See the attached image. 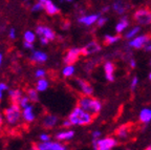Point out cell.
<instances>
[{
	"label": "cell",
	"mask_w": 151,
	"mask_h": 150,
	"mask_svg": "<svg viewBox=\"0 0 151 150\" xmlns=\"http://www.w3.org/2000/svg\"><path fill=\"white\" fill-rule=\"evenodd\" d=\"M92 117L93 115L91 113L83 109L80 106H77L68 115V119L75 126H85V125H89L92 122Z\"/></svg>",
	"instance_id": "obj_1"
},
{
	"label": "cell",
	"mask_w": 151,
	"mask_h": 150,
	"mask_svg": "<svg viewBox=\"0 0 151 150\" xmlns=\"http://www.w3.org/2000/svg\"><path fill=\"white\" fill-rule=\"evenodd\" d=\"M79 106L91 113L92 115H97L102 110V103L98 99L92 98L91 96H84L79 100Z\"/></svg>",
	"instance_id": "obj_2"
},
{
	"label": "cell",
	"mask_w": 151,
	"mask_h": 150,
	"mask_svg": "<svg viewBox=\"0 0 151 150\" xmlns=\"http://www.w3.org/2000/svg\"><path fill=\"white\" fill-rule=\"evenodd\" d=\"M4 118L7 124L16 125L22 118V108L18 103H13L4 110Z\"/></svg>",
	"instance_id": "obj_3"
},
{
	"label": "cell",
	"mask_w": 151,
	"mask_h": 150,
	"mask_svg": "<svg viewBox=\"0 0 151 150\" xmlns=\"http://www.w3.org/2000/svg\"><path fill=\"white\" fill-rule=\"evenodd\" d=\"M151 37L147 34H143V35H137L134 38L129 40L128 42V47L130 48H134V49H141L145 48L147 44L150 42Z\"/></svg>",
	"instance_id": "obj_4"
},
{
	"label": "cell",
	"mask_w": 151,
	"mask_h": 150,
	"mask_svg": "<svg viewBox=\"0 0 151 150\" xmlns=\"http://www.w3.org/2000/svg\"><path fill=\"white\" fill-rule=\"evenodd\" d=\"M133 19L139 25L151 24V11L147 9H139L133 14Z\"/></svg>",
	"instance_id": "obj_5"
},
{
	"label": "cell",
	"mask_w": 151,
	"mask_h": 150,
	"mask_svg": "<svg viewBox=\"0 0 151 150\" xmlns=\"http://www.w3.org/2000/svg\"><path fill=\"white\" fill-rule=\"evenodd\" d=\"M118 144L116 140L114 138H98L97 140V150H111L114 148Z\"/></svg>",
	"instance_id": "obj_6"
},
{
	"label": "cell",
	"mask_w": 151,
	"mask_h": 150,
	"mask_svg": "<svg viewBox=\"0 0 151 150\" xmlns=\"http://www.w3.org/2000/svg\"><path fill=\"white\" fill-rule=\"evenodd\" d=\"M38 150H65L66 147L60 141L40 142L37 145Z\"/></svg>",
	"instance_id": "obj_7"
},
{
	"label": "cell",
	"mask_w": 151,
	"mask_h": 150,
	"mask_svg": "<svg viewBox=\"0 0 151 150\" xmlns=\"http://www.w3.org/2000/svg\"><path fill=\"white\" fill-rule=\"evenodd\" d=\"M81 54H82V48L73 47V48L67 50L65 57H64V62L66 64H73L79 59Z\"/></svg>",
	"instance_id": "obj_8"
},
{
	"label": "cell",
	"mask_w": 151,
	"mask_h": 150,
	"mask_svg": "<svg viewBox=\"0 0 151 150\" xmlns=\"http://www.w3.org/2000/svg\"><path fill=\"white\" fill-rule=\"evenodd\" d=\"M76 84H77V87L79 88L81 94H84V96H91L93 94V87L91 86V84H89L84 80L77 79L76 80Z\"/></svg>",
	"instance_id": "obj_9"
},
{
	"label": "cell",
	"mask_w": 151,
	"mask_h": 150,
	"mask_svg": "<svg viewBox=\"0 0 151 150\" xmlns=\"http://www.w3.org/2000/svg\"><path fill=\"white\" fill-rule=\"evenodd\" d=\"M100 18L99 14H90V15H84V16H81L78 19V22L85 26H90L93 25V24L97 23L98 19Z\"/></svg>",
	"instance_id": "obj_10"
},
{
	"label": "cell",
	"mask_w": 151,
	"mask_h": 150,
	"mask_svg": "<svg viewBox=\"0 0 151 150\" xmlns=\"http://www.w3.org/2000/svg\"><path fill=\"white\" fill-rule=\"evenodd\" d=\"M36 34L37 36H44L45 38L52 41V40L55 39L56 35H55L54 31H52V28L47 27V26H44V25H38L36 27Z\"/></svg>",
	"instance_id": "obj_11"
},
{
	"label": "cell",
	"mask_w": 151,
	"mask_h": 150,
	"mask_svg": "<svg viewBox=\"0 0 151 150\" xmlns=\"http://www.w3.org/2000/svg\"><path fill=\"white\" fill-rule=\"evenodd\" d=\"M35 111H34V106L32 104H28L25 107L22 108V119L27 123L33 122L35 120Z\"/></svg>",
	"instance_id": "obj_12"
},
{
	"label": "cell",
	"mask_w": 151,
	"mask_h": 150,
	"mask_svg": "<svg viewBox=\"0 0 151 150\" xmlns=\"http://www.w3.org/2000/svg\"><path fill=\"white\" fill-rule=\"evenodd\" d=\"M114 71H116V66L112 62L107 61L104 64V73H105V77H106L107 81L109 82H113L114 81Z\"/></svg>",
	"instance_id": "obj_13"
},
{
	"label": "cell",
	"mask_w": 151,
	"mask_h": 150,
	"mask_svg": "<svg viewBox=\"0 0 151 150\" xmlns=\"http://www.w3.org/2000/svg\"><path fill=\"white\" fill-rule=\"evenodd\" d=\"M101 50V45L97 41H91L82 48L83 55H92Z\"/></svg>",
	"instance_id": "obj_14"
},
{
	"label": "cell",
	"mask_w": 151,
	"mask_h": 150,
	"mask_svg": "<svg viewBox=\"0 0 151 150\" xmlns=\"http://www.w3.org/2000/svg\"><path fill=\"white\" fill-rule=\"evenodd\" d=\"M73 136H75V131H73V130H70V129L62 130V131H59L56 134V138L60 142L70 141L71 138H73Z\"/></svg>",
	"instance_id": "obj_15"
},
{
	"label": "cell",
	"mask_w": 151,
	"mask_h": 150,
	"mask_svg": "<svg viewBox=\"0 0 151 150\" xmlns=\"http://www.w3.org/2000/svg\"><path fill=\"white\" fill-rule=\"evenodd\" d=\"M47 55L46 53L42 52V50H34L33 54L31 56L32 61H34L35 63H44L45 61H47Z\"/></svg>",
	"instance_id": "obj_16"
},
{
	"label": "cell",
	"mask_w": 151,
	"mask_h": 150,
	"mask_svg": "<svg viewBox=\"0 0 151 150\" xmlns=\"http://www.w3.org/2000/svg\"><path fill=\"white\" fill-rule=\"evenodd\" d=\"M128 5H126V3H124V1L122 0H116L112 4L113 11L116 13L118 15H124L127 11Z\"/></svg>",
	"instance_id": "obj_17"
},
{
	"label": "cell",
	"mask_w": 151,
	"mask_h": 150,
	"mask_svg": "<svg viewBox=\"0 0 151 150\" xmlns=\"http://www.w3.org/2000/svg\"><path fill=\"white\" fill-rule=\"evenodd\" d=\"M58 117L54 115H47L43 119V125H44L46 128H54L57 124H58Z\"/></svg>",
	"instance_id": "obj_18"
},
{
	"label": "cell",
	"mask_w": 151,
	"mask_h": 150,
	"mask_svg": "<svg viewBox=\"0 0 151 150\" xmlns=\"http://www.w3.org/2000/svg\"><path fill=\"white\" fill-rule=\"evenodd\" d=\"M139 120L143 124H148L151 122V109L150 108H143L139 111Z\"/></svg>",
	"instance_id": "obj_19"
},
{
	"label": "cell",
	"mask_w": 151,
	"mask_h": 150,
	"mask_svg": "<svg viewBox=\"0 0 151 150\" xmlns=\"http://www.w3.org/2000/svg\"><path fill=\"white\" fill-rule=\"evenodd\" d=\"M129 26V21H128L127 17H122L119 20V22L116 24V32L118 34H122L123 32H125L127 27Z\"/></svg>",
	"instance_id": "obj_20"
},
{
	"label": "cell",
	"mask_w": 151,
	"mask_h": 150,
	"mask_svg": "<svg viewBox=\"0 0 151 150\" xmlns=\"http://www.w3.org/2000/svg\"><path fill=\"white\" fill-rule=\"evenodd\" d=\"M44 9L48 15H56L59 13V9L52 0H46L44 2Z\"/></svg>",
	"instance_id": "obj_21"
},
{
	"label": "cell",
	"mask_w": 151,
	"mask_h": 150,
	"mask_svg": "<svg viewBox=\"0 0 151 150\" xmlns=\"http://www.w3.org/2000/svg\"><path fill=\"white\" fill-rule=\"evenodd\" d=\"M48 86H50V82H48L46 79H44V78H40V79L37 81V83H36V89H37L39 92H45V90L48 88Z\"/></svg>",
	"instance_id": "obj_22"
},
{
	"label": "cell",
	"mask_w": 151,
	"mask_h": 150,
	"mask_svg": "<svg viewBox=\"0 0 151 150\" xmlns=\"http://www.w3.org/2000/svg\"><path fill=\"white\" fill-rule=\"evenodd\" d=\"M76 73V67L73 64H66L65 67L62 69V75L64 78H70L75 75Z\"/></svg>",
	"instance_id": "obj_23"
},
{
	"label": "cell",
	"mask_w": 151,
	"mask_h": 150,
	"mask_svg": "<svg viewBox=\"0 0 151 150\" xmlns=\"http://www.w3.org/2000/svg\"><path fill=\"white\" fill-rule=\"evenodd\" d=\"M9 98L12 99L13 103H18L19 100L21 99V97L23 96V94H22V92L20 89H12V90L9 92Z\"/></svg>",
	"instance_id": "obj_24"
},
{
	"label": "cell",
	"mask_w": 151,
	"mask_h": 150,
	"mask_svg": "<svg viewBox=\"0 0 151 150\" xmlns=\"http://www.w3.org/2000/svg\"><path fill=\"white\" fill-rule=\"evenodd\" d=\"M120 39H121V37L118 35H105V37H104V42L107 45H111V44H114V43L119 42Z\"/></svg>",
	"instance_id": "obj_25"
},
{
	"label": "cell",
	"mask_w": 151,
	"mask_h": 150,
	"mask_svg": "<svg viewBox=\"0 0 151 150\" xmlns=\"http://www.w3.org/2000/svg\"><path fill=\"white\" fill-rule=\"evenodd\" d=\"M128 134H129V128H128L127 126H125V125L121 126L120 128H118V130H116V136H118L119 138H122V140L127 138Z\"/></svg>",
	"instance_id": "obj_26"
},
{
	"label": "cell",
	"mask_w": 151,
	"mask_h": 150,
	"mask_svg": "<svg viewBox=\"0 0 151 150\" xmlns=\"http://www.w3.org/2000/svg\"><path fill=\"white\" fill-rule=\"evenodd\" d=\"M139 32H141V27H139V25L133 26V27L130 28L129 31L125 34V38L128 40H130V39H132V38H134L135 36L139 35Z\"/></svg>",
	"instance_id": "obj_27"
},
{
	"label": "cell",
	"mask_w": 151,
	"mask_h": 150,
	"mask_svg": "<svg viewBox=\"0 0 151 150\" xmlns=\"http://www.w3.org/2000/svg\"><path fill=\"white\" fill-rule=\"evenodd\" d=\"M36 38H37V34H36V32L33 31H26L23 35V39L26 42L34 43L36 41Z\"/></svg>",
	"instance_id": "obj_28"
},
{
	"label": "cell",
	"mask_w": 151,
	"mask_h": 150,
	"mask_svg": "<svg viewBox=\"0 0 151 150\" xmlns=\"http://www.w3.org/2000/svg\"><path fill=\"white\" fill-rule=\"evenodd\" d=\"M38 90L37 89H28L27 92V96L28 98H29V100H31V102H33V103H36V102L39 101V94H38Z\"/></svg>",
	"instance_id": "obj_29"
},
{
	"label": "cell",
	"mask_w": 151,
	"mask_h": 150,
	"mask_svg": "<svg viewBox=\"0 0 151 150\" xmlns=\"http://www.w3.org/2000/svg\"><path fill=\"white\" fill-rule=\"evenodd\" d=\"M42 9H44V3L41 2V1H38V2L34 3L33 6H32V12L34 13L41 12Z\"/></svg>",
	"instance_id": "obj_30"
},
{
	"label": "cell",
	"mask_w": 151,
	"mask_h": 150,
	"mask_svg": "<svg viewBox=\"0 0 151 150\" xmlns=\"http://www.w3.org/2000/svg\"><path fill=\"white\" fill-rule=\"evenodd\" d=\"M29 102H31V100H29L28 96H22L21 99L19 100L18 104L20 105V107L23 108V107H25L26 105H28V104H29Z\"/></svg>",
	"instance_id": "obj_31"
},
{
	"label": "cell",
	"mask_w": 151,
	"mask_h": 150,
	"mask_svg": "<svg viewBox=\"0 0 151 150\" xmlns=\"http://www.w3.org/2000/svg\"><path fill=\"white\" fill-rule=\"evenodd\" d=\"M45 76H46V71H45V69H43V68H38L37 71H35V77L38 78V79L44 78Z\"/></svg>",
	"instance_id": "obj_32"
},
{
	"label": "cell",
	"mask_w": 151,
	"mask_h": 150,
	"mask_svg": "<svg viewBox=\"0 0 151 150\" xmlns=\"http://www.w3.org/2000/svg\"><path fill=\"white\" fill-rule=\"evenodd\" d=\"M137 85H139V78L133 77L131 80V82H130V89L133 92V90H135V88L137 87Z\"/></svg>",
	"instance_id": "obj_33"
},
{
	"label": "cell",
	"mask_w": 151,
	"mask_h": 150,
	"mask_svg": "<svg viewBox=\"0 0 151 150\" xmlns=\"http://www.w3.org/2000/svg\"><path fill=\"white\" fill-rule=\"evenodd\" d=\"M108 21V19L106 18V17H101L100 16V18L98 19V21H97V25L99 26V27H102V26H104L105 24H106V22Z\"/></svg>",
	"instance_id": "obj_34"
},
{
	"label": "cell",
	"mask_w": 151,
	"mask_h": 150,
	"mask_svg": "<svg viewBox=\"0 0 151 150\" xmlns=\"http://www.w3.org/2000/svg\"><path fill=\"white\" fill-rule=\"evenodd\" d=\"M39 140H40V142H48L50 141V136L47 133H41L39 136Z\"/></svg>",
	"instance_id": "obj_35"
},
{
	"label": "cell",
	"mask_w": 151,
	"mask_h": 150,
	"mask_svg": "<svg viewBox=\"0 0 151 150\" xmlns=\"http://www.w3.org/2000/svg\"><path fill=\"white\" fill-rule=\"evenodd\" d=\"M73 126V123L70 122V120L67 119V120H64L63 122H62V127L63 128H69V127Z\"/></svg>",
	"instance_id": "obj_36"
},
{
	"label": "cell",
	"mask_w": 151,
	"mask_h": 150,
	"mask_svg": "<svg viewBox=\"0 0 151 150\" xmlns=\"http://www.w3.org/2000/svg\"><path fill=\"white\" fill-rule=\"evenodd\" d=\"M9 39H12V40H14L15 38H16V30H15L14 27H11V28H9Z\"/></svg>",
	"instance_id": "obj_37"
},
{
	"label": "cell",
	"mask_w": 151,
	"mask_h": 150,
	"mask_svg": "<svg viewBox=\"0 0 151 150\" xmlns=\"http://www.w3.org/2000/svg\"><path fill=\"white\" fill-rule=\"evenodd\" d=\"M23 47H24L25 49H28V50H33V49H34V43L26 42V41H24Z\"/></svg>",
	"instance_id": "obj_38"
},
{
	"label": "cell",
	"mask_w": 151,
	"mask_h": 150,
	"mask_svg": "<svg viewBox=\"0 0 151 150\" xmlns=\"http://www.w3.org/2000/svg\"><path fill=\"white\" fill-rule=\"evenodd\" d=\"M101 136H102V132L100 131V130H94V131H92V133H91L92 138H100Z\"/></svg>",
	"instance_id": "obj_39"
},
{
	"label": "cell",
	"mask_w": 151,
	"mask_h": 150,
	"mask_svg": "<svg viewBox=\"0 0 151 150\" xmlns=\"http://www.w3.org/2000/svg\"><path fill=\"white\" fill-rule=\"evenodd\" d=\"M48 42H50V40L47 39V38H45L44 36H40V43H41V44L46 45Z\"/></svg>",
	"instance_id": "obj_40"
},
{
	"label": "cell",
	"mask_w": 151,
	"mask_h": 150,
	"mask_svg": "<svg viewBox=\"0 0 151 150\" xmlns=\"http://www.w3.org/2000/svg\"><path fill=\"white\" fill-rule=\"evenodd\" d=\"M129 65H130V67H131V68H135V66H137V61H135L133 58H131L129 60Z\"/></svg>",
	"instance_id": "obj_41"
},
{
	"label": "cell",
	"mask_w": 151,
	"mask_h": 150,
	"mask_svg": "<svg viewBox=\"0 0 151 150\" xmlns=\"http://www.w3.org/2000/svg\"><path fill=\"white\" fill-rule=\"evenodd\" d=\"M145 50H146V52H151V41L145 46Z\"/></svg>",
	"instance_id": "obj_42"
},
{
	"label": "cell",
	"mask_w": 151,
	"mask_h": 150,
	"mask_svg": "<svg viewBox=\"0 0 151 150\" xmlns=\"http://www.w3.org/2000/svg\"><path fill=\"white\" fill-rule=\"evenodd\" d=\"M109 11V6H104L103 9H102V12L103 13H106V12H108Z\"/></svg>",
	"instance_id": "obj_43"
},
{
	"label": "cell",
	"mask_w": 151,
	"mask_h": 150,
	"mask_svg": "<svg viewBox=\"0 0 151 150\" xmlns=\"http://www.w3.org/2000/svg\"><path fill=\"white\" fill-rule=\"evenodd\" d=\"M2 61H3V56H2V54L0 53V66L2 65Z\"/></svg>",
	"instance_id": "obj_44"
},
{
	"label": "cell",
	"mask_w": 151,
	"mask_h": 150,
	"mask_svg": "<svg viewBox=\"0 0 151 150\" xmlns=\"http://www.w3.org/2000/svg\"><path fill=\"white\" fill-rule=\"evenodd\" d=\"M2 123H3V115L0 113V126L2 125Z\"/></svg>",
	"instance_id": "obj_45"
},
{
	"label": "cell",
	"mask_w": 151,
	"mask_h": 150,
	"mask_svg": "<svg viewBox=\"0 0 151 150\" xmlns=\"http://www.w3.org/2000/svg\"><path fill=\"white\" fill-rule=\"evenodd\" d=\"M3 90H1V89H0V101H1V100H2V98H3Z\"/></svg>",
	"instance_id": "obj_46"
},
{
	"label": "cell",
	"mask_w": 151,
	"mask_h": 150,
	"mask_svg": "<svg viewBox=\"0 0 151 150\" xmlns=\"http://www.w3.org/2000/svg\"><path fill=\"white\" fill-rule=\"evenodd\" d=\"M63 1H66V2H71V1H73V0H63Z\"/></svg>",
	"instance_id": "obj_47"
},
{
	"label": "cell",
	"mask_w": 151,
	"mask_h": 150,
	"mask_svg": "<svg viewBox=\"0 0 151 150\" xmlns=\"http://www.w3.org/2000/svg\"><path fill=\"white\" fill-rule=\"evenodd\" d=\"M148 78H149V80H150V82H151V73H150V74H149Z\"/></svg>",
	"instance_id": "obj_48"
},
{
	"label": "cell",
	"mask_w": 151,
	"mask_h": 150,
	"mask_svg": "<svg viewBox=\"0 0 151 150\" xmlns=\"http://www.w3.org/2000/svg\"><path fill=\"white\" fill-rule=\"evenodd\" d=\"M147 150H151V145H150V146H148V147H147Z\"/></svg>",
	"instance_id": "obj_49"
},
{
	"label": "cell",
	"mask_w": 151,
	"mask_h": 150,
	"mask_svg": "<svg viewBox=\"0 0 151 150\" xmlns=\"http://www.w3.org/2000/svg\"><path fill=\"white\" fill-rule=\"evenodd\" d=\"M38 1H41V2H43V3H44L45 1H46V0H38Z\"/></svg>",
	"instance_id": "obj_50"
},
{
	"label": "cell",
	"mask_w": 151,
	"mask_h": 150,
	"mask_svg": "<svg viewBox=\"0 0 151 150\" xmlns=\"http://www.w3.org/2000/svg\"><path fill=\"white\" fill-rule=\"evenodd\" d=\"M149 64H150V66H151V59H150V62H149Z\"/></svg>",
	"instance_id": "obj_51"
},
{
	"label": "cell",
	"mask_w": 151,
	"mask_h": 150,
	"mask_svg": "<svg viewBox=\"0 0 151 150\" xmlns=\"http://www.w3.org/2000/svg\"><path fill=\"white\" fill-rule=\"evenodd\" d=\"M25 1H28V0H25Z\"/></svg>",
	"instance_id": "obj_52"
}]
</instances>
